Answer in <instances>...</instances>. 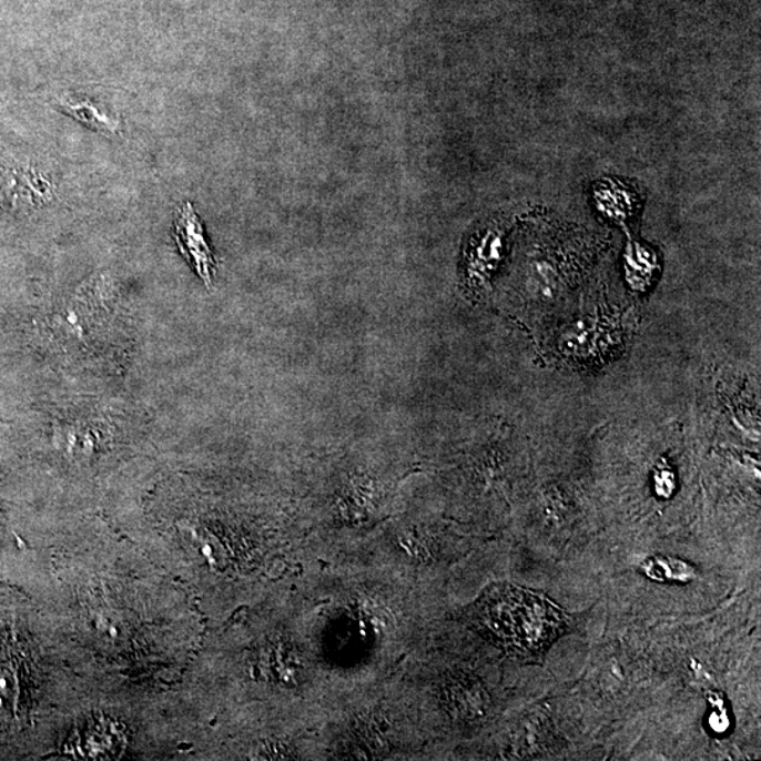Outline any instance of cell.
I'll return each instance as SVG.
<instances>
[{"label":"cell","instance_id":"obj_1","mask_svg":"<svg viewBox=\"0 0 761 761\" xmlns=\"http://www.w3.org/2000/svg\"><path fill=\"white\" fill-rule=\"evenodd\" d=\"M477 615L499 648L528 663H541L571 620L545 593L510 584L493 586L484 592Z\"/></svg>","mask_w":761,"mask_h":761},{"label":"cell","instance_id":"obj_3","mask_svg":"<svg viewBox=\"0 0 761 761\" xmlns=\"http://www.w3.org/2000/svg\"><path fill=\"white\" fill-rule=\"evenodd\" d=\"M640 571L657 582H690L697 577L696 568L690 562L672 557L655 556L640 565Z\"/></svg>","mask_w":761,"mask_h":761},{"label":"cell","instance_id":"obj_2","mask_svg":"<svg viewBox=\"0 0 761 761\" xmlns=\"http://www.w3.org/2000/svg\"><path fill=\"white\" fill-rule=\"evenodd\" d=\"M175 239L182 254L187 262L196 270L197 275L205 281L206 285L212 284L213 271H215V258L207 246L200 217L196 216L191 203H185L180 212L179 221L175 224Z\"/></svg>","mask_w":761,"mask_h":761},{"label":"cell","instance_id":"obj_4","mask_svg":"<svg viewBox=\"0 0 761 761\" xmlns=\"http://www.w3.org/2000/svg\"><path fill=\"white\" fill-rule=\"evenodd\" d=\"M596 200L599 211L611 219L622 221L633 210L632 192L622 184H615L613 181L599 185L596 191Z\"/></svg>","mask_w":761,"mask_h":761},{"label":"cell","instance_id":"obj_7","mask_svg":"<svg viewBox=\"0 0 761 761\" xmlns=\"http://www.w3.org/2000/svg\"><path fill=\"white\" fill-rule=\"evenodd\" d=\"M708 702L711 703L712 712L709 713L708 723L712 732L727 733L731 728V717H729L728 709L724 708L722 694L711 692L708 696Z\"/></svg>","mask_w":761,"mask_h":761},{"label":"cell","instance_id":"obj_6","mask_svg":"<svg viewBox=\"0 0 761 761\" xmlns=\"http://www.w3.org/2000/svg\"><path fill=\"white\" fill-rule=\"evenodd\" d=\"M61 106L64 108V111L70 113L71 116L85 123L87 126L97 129L99 132H116L118 120L106 116L105 113L99 111L97 106L91 105L88 101L64 102L61 103Z\"/></svg>","mask_w":761,"mask_h":761},{"label":"cell","instance_id":"obj_5","mask_svg":"<svg viewBox=\"0 0 761 761\" xmlns=\"http://www.w3.org/2000/svg\"><path fill=\"white\" fill-rule=\"evenodd\" d=\"M656 270V255L642 244L630 242L627 250V273L635 286L649 283Z\"/></svg>","mask_w":761,"mask_h":761},{"label":"cell","instance_id":"obj_8","mask_svg":"<svg viewBox=\"0 0 761 761\" xmlns=\"http://www.w3.org/2000/svg\"><path fill=\"white\" fill-rule=\"evenodd\" d=\"M655 491L661 498H670L676 489V477L667 464H660L655 471Z\"/></svg>","mask_w":761,"mask_h":761}]
</instances>
